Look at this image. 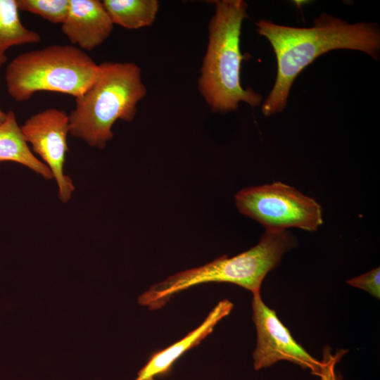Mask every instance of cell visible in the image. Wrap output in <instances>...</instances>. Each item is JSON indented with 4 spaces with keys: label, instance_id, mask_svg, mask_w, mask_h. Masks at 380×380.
I'll return each mask as SVG.
<instances>
[{
    "label": "cell",
    "instance_id": "cell-1",
    "mask_svg": "<svg viewBox=\"0 0 380 380\" xmlns=\"http://www.w3.org/2000/svg\"><path fill=\"white\" fill-rule=\"evenodd\" d=\"M257 27L258 34L270 42L277 61L275 83L262 106L265 116L285 108L295 79L319 56L335 49H352L376 60L380 49L376 25L350 24L326 13L315 19L314 25L308 28L279 25L266 20L258 22Z\"/></svg>",
    "mask_w": 380,
    "mask_h": 380
},
{
    "label": "cell",
    "instance_id": "cell-2",
    "mask_svg": "<svg viewBox=\"0 0 380 380\" xmlns=\"http://www.w3.org/2000/svg\"><path fill=\"white\" fill-rule=\"evenodd\" d=\"M213 2L215 13L208 25V43L198 82L200 93L213 112L236 110L241 101L256 107L261 103V95L243 88L240 80L245 58L240 36L248 5L242 0Z\"/></svg>",
    "mask_w": 380,
    "mask_h": 380
},
{
    "label": "cell",
    "instance_id": "cell-3",
    "mask_svg": "<svg viewBox=\"0 0 380 380\" xmlns=\"http://www.w3.org/2000/svg\"><path fill=\"white\" fill-rule=\"evenodd\" d=\"M97 76L75 99L69 115L70 134L100 149L113 137L112 127L121 120L132 122L138 103L146 96L141 70L134 63L103 62Z\"/></svg>",
    "mask_w": 380,
    "mask_h": 380
},
{
    "label": "cell",
    "instance_id": "cell-4",
    "mask_svg": "<svg viewBox=\"0 0 380 380\" xmlns=\"http://www.w3.org/2000/svg\"><path fill=\"white\" fill-rule=\"evenodd\" d=\"M294 236L286 230H265L260 241L234 257L222 256L203 266L170 276L149 288L139 298L142 305L159 309L170 298L191 286L208 282L237 284L252 293L259 291L267 274L279 263L286 251L296 246Z\"/></svg>",
    "mask_w": 380,
    "mask_h": 380
},
{
    "label": "cell",
    "instance_id": "cell-5",
    "mask_svg": "<svg viewBox=\"0 0 380 380\" xmlns=\"http://www.w3.org/2000/svg\"><path fill=\"white\" fill-rule=\"evenodd\" d=\"M97 64L73 45H51L22 53L6 68L7 91L16 101L30 99L42 91L82 95L96 79Z\"/></svg>",
    "mask_w": 380,
    "mask_h": 380
},
{
    "label": "cell",
    "instance_id": "cell-6",
    "mask_svg": "<svg viewBox=\"0 0 380 380\" xmlns=\"http://www.w3.org/2000/svg\"><path fill=\"white\" fill-rule=\"evenodd\" d=\"M235 203L240 213L265 230L315 232L323 223L322 208L316 200L280 182L243 189L235 195Z\"/></svg>",
    "mask_w": 380,
    "mask_h": 380
},
{
    "label": "cell",
    "instance_id": "cell-7",
    "mask_svg": "<svg viewBox=\"0 0 380 380\" xmlns=\"http://www.w3.org/2000/svg\"><path fill=\"white\" fill-rule=\"evenodd\" d=\"M20 128L33 153L49 168L57 184L60 200L68 202L75 191L71 178L64 171L68 151L69 115L61 109L46 108L30 116Z\"/></svg>",
    "mask_w": 380,
    "mask_h": 380
},
{
    "label": "cell",
    "instance_id": "cell-8",
    "mask_svg": "<svg viewBox=\"0 0 380 380\" xmlns=\"http://www.w3.org/2000/svg\"><path fill=\"white\" fill-rule=\"evenodd\" d=\"M252 308L257 330V346L253 353L254 369H261L286 360L309 369L312 374L318 376L320 361L295 341L275 311L264 303L260 291L253 293Z\"/></svg>",
    "mask_w": 380,
    "mask_h": 380
},
{
    "label": "cell",
    "instance_id": "cell-9",
    "mask_svg": "<svg viewBox=\"0 0 380 380\" xmlns=\"http://www.w3.org/2000/svg\"><path fill=\"white\" fill-rule=\"evenodd\" d=\"M113 26L102 1L70 0L69 11L61 24V30L73 46L91 51L110 37Z\"/></svg>",
    "mask_w": 380,
    "mask_h": 380
},
{
    "label": "cell",
    "instance_id": "cell-10",
    "mask_svg": "<svg viewBox=\"0 0 380 380\" xmlns=\"http://www.w3.org/2000/svg\"><path fill=\"white\" fill-rule=\"evenodd\" d=\"M232 308L233 304L229 300L220 301L196 329L182 339L153 355L139 371L137 378L140 380H152L154 376L168 371L177 358L210 334L217 323L227 316Z\"/></svg>",
    "mask_w": 380,
    "mask_h": 380
},
{
    "label": "cell",
    "instance_id": "cell-11",
    "mask_svg": "<svg viewBox=\"0 0 380 380\" xmlns=\"http://www.w3.org/2000/svg\"><path fill=\"white\" fill-rule=\"evenodd\" d=\"M3 162L17 163L46 179H53L49 168L33 153L25 141L12 110L7 113L0 125V163Z\"/></svg>",
    "mask_w": 380,
    "mask_h": 380
},
{
    "label": "cell",
    "instance_id": "cell-12",
    "mask_svg": "<svg viewBox=\"0 0 380 380\" xmlns=\"http://www.w3.org/2000/svg\"><path fill=\"white\" fill-rule=\"evenodd\" d=\"M102 2L113 23L128 30L150 26L159 9L157 0H103Z\"/></svg>",
    "mask_w": 380,
    "mask_h": 380
},
{
    "label": "cell",
    "instance_id": "cell-13",
    "mask_svg": "<svg viewBox=\"0 0 380 380\" xmlns=\"http://www.w3.org/2000/svg\"><path fill=\"white\" fill-rule=\"evenodd\" d=\"M16 0H0V55L9 48L38 43L41 35L22 23Z\"/></svg>",
    "mask_w": 380,
    "mask_h": 380
},
{
    "label": "cell",
    "instance_id": "cell-14",
    "mask_svg": "<svg viewBox=\"0 0 380 380\" xmlns=\"http://www.w3.org/2000/svg\"><path fill=\"white\" fill-rule=\"evenodd\" d=\"M19 11L29 12L56 24L65 20L70 0H16Z\"/></svg>",
    "mask_w": 380,
    "mask_h": 380
},
{
    "label": "cell",
    "instance_id": "cell-15",
    "mask_svg": "<svg viewBox=\"0 0 380 380\" xmlns=\"http://www.w3.org/2000/svg\"><path fill=\"white\" fill-rule=\"evenodd\" d=\"M348 351V350L338 349L333 354L329 346L324 348L318 375L321 380H342L341 374L336 372L335 367Z\"/></svg>",
    "mask_w": 380,
    "mask_h": 380
},
{
    "label": "cell",
    "instance_id": "cell-16",
    "mask_svg": "<svg viewBox=\"0 0 380 380\" xmlns=\"http://www.w3.org/2000/svg\"><path fill=\"white\" fill-rule=\"evenodd\" d=\"M380 270L376 267L369 272L348 280L350 285L368 292L376 298L380 297Z\"/></svg>",
    "mask_w": 380,
    "mask_h": 380
},
{
    "label": "cell",
    "instance_id": "cell-17",
    "mask_svg": "<svg viewBox=\"0 0 380 380\" xmlns=\"http://www.w3.org/2000/svg\"><path fill=\"white\" fill-rule=\"evenodd\" d=\"M7 58L5 54L0 55V67L6 61ZM7 113L4 112L0 108V125L4 122L6 118Z\"/></svg>",
    "mask_w": 380,
    "mask_h": 380
},
{
    "label": "cell",
    "instance_id": "cell-18",
    "mask_svg": "<svg viewBox=\"0 0 380 380\" xmlns=\"http://www.w3.org/2000/svg\"><path fill=\"white\" fill-rule=\"evenodd\" d=\"M136 380H140V379H139L138 378H137V379H136ZM152 380H153V379H152Z\"/></svg>",
    "mask_w": 380,
    "mask_h": 380
}]
</instances>
